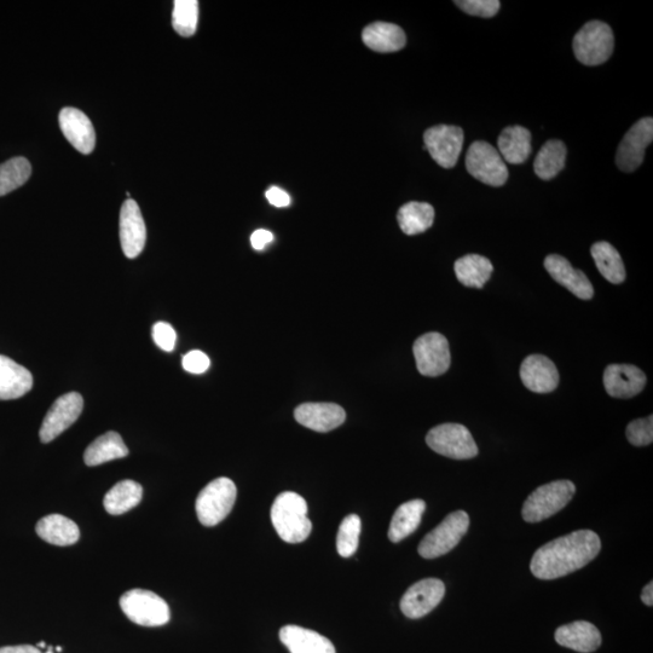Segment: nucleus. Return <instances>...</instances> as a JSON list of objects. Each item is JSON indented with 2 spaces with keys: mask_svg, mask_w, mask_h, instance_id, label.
Wrapping results in <instances>:
<instances>
[{
  "mask_svg": "<svg viewBox=\"0 0 653 653\" xmlns=\"http://www.w3.org/2000/svg\"><path fill=\"white\" fill-rule=\"evenodd\" d=\"M591 253L599 273L606 280L614 285H620L626 280V269H624L620 253L609 242H597L592 246Z\"/></svg>",
  "mask_w": 653,
  "mask_h": 653,
  "instance_id": "32",
  "label": "nucleus"
},
{
  "mask_svg": "<svg viewBox=\"0 0 653 653\" xmlns=\"http://www.w3.org/2000/svg\"><path fill=\"white\" fill-rule=\"evenodd\" d=\"M271 522L277 535L288 543H300L308 539L312 524L308 517V504L302 496L286 491L277 496L271 507Z\"/></svg>",
  "mask_w": 653,
  "mask_h": 653,
  "instance_id": "2",
  "label": "nucleus"
},
{
  "mask_svg": "<svg viewBox=\"0 0 653 653\" xmlns=\"http://www.w3.org/2000/svg\"><path fill=\"white\" fill-rule=\"evenodd\" d=\"M45 646H46V644L44 643V641H42V643H39L37 645L38 649H42V647H45Z\"/></svg>",
  "mask_w": 653,
  "mask_h": 653,
  "instance_id": "46",
  "label": "nucleus"
},
{
  "mask_svg": "<svg viewBox=\"0 0 653 653\" xmlns=\"http://www.w3.org/2000/svg\"><path fill=\"white\" fill-rule=\"evenodd\" d=\"M183 368L192 374H202L211 366L210 358L204 352L194 350L183 357Z\"/></svg>",
  "mask_w": 653,
  "mask_h": 653,
  "instance_id": "40",
  "label": "nucleus"
},
{
  "mask_svg": "<svg viewBox=\"0 0 653 653\" xmlns=\"http://www.w3.org/2000/svg\"><path fill=\"white\" fill-rule=\"evenodd\" d=\"M153 339L161 350L171 352L175 349L177 334L169 323L158 322L153 327Z\"/></svg>",
  "mask_w": 653,
  "mask_h": 653,
  "instance_id": "39",
  "label": "nucleus"
},
{
  "mask_svg": "<svg viewBox=\"0 0 653 653\" xmlns=\"http://www.w3.org/2000/svg\"><path fill=\"white\" fill-rule=\"evenodd\" d=\"M425 510L426 504L423 500L408 501L398 507L390 524V541L394 543L401 542L409 535H412L419 528Z\"/></svg>",
  "mask_w": 653,
  "mask_h": 653,
  "instance_id": "28",
  "label": "nucleus"
},
{
  "mask_svg": "<svg viewBox=\"0 0 653 653\" xmlns=\"http://www.w3.org/2000/svg\"><path fill=\"white\" fill-rule=\"evenodd\" d=\"M147 240V229L137 202L129 199L124 202L120 211V242L127 258L135 259L144 250Z\"/></svg>",
  "mask_w": 653,
  "mask_h": 653,
  "instance_id": "15",
  "label": "nucleus"
},
{
  "mask_svg": "<svg viewBox=\"0 0 653 653\" xmlns=\"http://www.w3.org/2000/svg\"><path fill=\"white\" fill-rule=\"evenodd\" d=\"M33 377L27 368L0 355V401L17 400L32 390Z\"/></svg>",
  "mask_w": 653,
  "mask_h": 653,
  "instance_id": "21",
  "label": "nucleus"
},
{
  "mask_svg": "<svg viewBox=\"0 0 653 653\" xmlns=\"http://www.w3.org/2000/svg\"><path fill=\"white\" fill-rule=\"evenodd\" d=\"M416 367L424 377L446 374L452 362L449 343L441 333H426L416 339L413 346Z\"/></svg>",
  "mask_w": 653,
  "mask_h": 653,
  "instance_id": "10",
  "label": "nucleus"
},
{
  "mask_svg": "<svg viewBox=\"0 0 653 653\" xmlns=\"http://www.w3.org/2000/svg\"><path fill=\"white\" fill-rule=\"evenodd\" d=\"M454 270L462 285L483 288L493 275L494 267L488 258L479 254H467L456 260Z\"/></svg>",
  "mask_w": 653,
  "mask_h": 653,
  "instance_id": "29",
  "label": "nucleus"
},
{
  "mask_svg": "<svg viewBox=\"0 0 653 653\" xmlns=\"http://www.w3.org/2000/svg\"><path fill=\"white\" fill-rule=\"evenodd\" d=\"M426 443L433 452L455 460L476 458L478 447L467 427L460 424L436 426L426 436Z\"/></svg>",
  "mask_w": 653,
  "mask_h": 653,
  "instance_id": "8",
  "label": "nucleus"
},
{
  "mask_svg": "<svg viewBox=\"0 0 653 653\" xmlns=\"http://www.w3.org/2000/svg\"><path fill=\"white\" fill-rule=\"evenodd\" d=\"M361 534V519L357 514H350L340 524L337 536V550L343 558L354 556Z\"/></svg>",
  "mask_w": 653,
  "mask_h": 653,
  "instance_id": "36",
  "label": "nucleus"
},
{
  "mask_svg": "<svg viewBox=\"0 0 653 653\" xmlns=\"http://www.w3.org/2000/svg\"><path fill=\"white\" fill-rule=\"evenodd\" d=\"M143 498L141 484L134 481H121L114 485L104 496L103 505L106 511L113 516L124 514L140 505Z\"/></svg>",
  "mask_w": 653,
  "mask_h": 653,
  "instance_id": "30",
  "label": "nucleus"
},
{
  "mask_svg": "<svg viewBox=\"0 0 653 653\" xmlns=\"http://www.w3.org/2000/svg\"><path fill=\"white\" fill-rule=\"evenodd\" d=\"M273 240H274V235L273 233H271V231L265 229H258L254 231V233L251 236V245L254 248V250L262 251L264 250L265 246L271 244Z\"/></svg>",
  "mask_w": 653,
  "mask_h": 653,
  "instance_id": "42",
  "label": "nucleus"
},
{
  "mask_svg": "<svg viewBox=\"0 0 653 653\" xmlns=\"http://www.w3.org/2000/svg\"><path fill=\"white\" fill-rule=\"evenodd\" d=\"M464 141V131L454 125L433 126L424 134L425 149L443 169H453L458 164Z\"/></svg>",
  "mask_w": 653,
  "mask_h": 653,
  "instance_id": "11",
  "label": "nucleus"
},
{
  "mask_svg": "<svg viewBox=\"0 0 653 653\" xmlns=\"http://www.w3.org/2000/svg\"><path fill=\"white\" fill-rule=\"evenodd\" d=\"M267 196L268 201L270 202L271 205L275 207H288L291 205V196L288 195L285 190H282L281 188L273 187L270 188L265 194Z\"/></svg>",
  "mask_w": 653,
  "mask_h": 653,
  "instance_id": "41",
  "label": "nucleus"
},
{
  "mask_svg": "<svg viewBox=\"0 0 653 653\" xmlns=\"http://www.w3.org/2000/svg\"><path fill=\"white\" fill-rule=\"evenodd\" d=\"M566 154L568 149L562 141H547L536 155L534 163L536 176L543 181H551L564 169Z\"/></svg>",
  "mask_w": 653,
  "mask_h": 653,
  "instance_id": "33",
  "label": "nucleus"
},
{
  "mask_svg": "<svg viewBox=\"0 0 653 653\" xmlns=\"http://www.w3.org/2000/svg\"><path fill=\"white\" fill-rule=\"evenodd\" d=\"M294 418L312 431L325 433L342 426L346 413L334 403H304L294 410Z\"/></svg>",
  "mask_w": 653,
  "mask_h": 653,
  "instance_id": "18",
  "label": "nucleus"
},
{
  "mask_svg": "<svg viewBox=\"0 0 653 653\" xmlns=\"http://www.w3.org/2000/svg\"><path fill=\"white\" fill-rule=\"evenodd\" d=\"M466 169L472 177L491 187H502L508 179L507 165L499 150L484 141L472 143L468 148Z\"/></svg>",
  "mask_w": 653,
  "mask_h": 653,
  "instance_id": "7",
  "label": "nucleus"
},
{
  "mask_svg": "<svg viewBox=\"0 0 653 653\" xmlns=\"http://www.w3.org/2000/svg\"><path fill=\"white\" fill-rule=\"evenodd\" d=\"M455 5L471 16L490 19L499 13L501 3L499 0H456Z\"/></svg>",
  "mask_w": 653,
  "mask_h": 653,
  "instance_id": "38",
  "label": "nucleus"
},
{
  "mask_svg": "<svg viewBox=\"0 0 653 653\" xmlns=\"http://www.w3.org/2000/svg\"><path fill=\"white\" fill-rule=\"evenodd\" d=\"M646 375L633 364H610L604 372L606 392L615 398H632L645 389Z\"/></svg>",
  "mask_w": 653,
  "mask_h": 653,
  "instance_id": "17",
  "label": "nucleus"
},
{
  "mask_svg": "<svg viewBox=\"0 0 653 653\" xmlns=\"http://www.w3.org/2000/svg\"><path fill=\"white\" fill-rule=\"evenodd\" d=\"M556 641L568 649L591 653L602 645V634L591 622L576 621L559 627L556 632Z\"/></svg>",
  "mask_w": 653,
  "mask_h": 653,
  "instance_id": "22",
  "label": "nucleus"
},
{
  "mask_svg": "<svg viewBox=\"0 0 653 653\" xmlns=\"http://www.w3.org/2000/svg\"><path fill=\"white\" fill-rule=\"evenodd\" d=\"M470 527V517L464 511L450 513L449 516L424 537L419 545V554L425 559L444 556L459 545Z\"/></svg>",
  "mask_w": 653,
  "mask_h": 653,
  "instance_id": "9",
  "label": "nucleus"
},
{
  "mask_svg": "<svg viewBox=\"0 0 653 653\" xmlns=\"http://www.w3.org/2000/svg\"><path fill=\"white\" fill-rule=\"evenodd\" d=\"M199 3L196 0H176L172 25L182 37H192L198 28Z\"/></svg>",
  "mask_w": 653,
  "mask_h": 653,
  "instance_id": "35",
  "label": "nucleus"
},
{
  "mask_svg": "<svg viewBox=\"0 0 653 653\" xmlns=\"http://www.w3.org/2000/svg\"><path fill=\"white\" fill-rule=\"evenodd\" d=\"M446 594V586L438 579H425L410 587L401 600L404 616L418 620L436 609Z\"/></svg>",
  "mask_w": 653,
  "mask_h": 653,
  "instance_id": "14",
  "label": "nucleus"
},
{
  "mask_svg": "<svg viewBox=\"0 0 653 653\" xmlns=\"http://www.w3.org/2000/svg\"><path fill=\"white\" fill-rule=\"evenodd\" d=\"M36 530L40 539L55 546L74 545L80 537L78 525L61 514H50L40 519Z\"/></svg>",
  "mask_w": 653,
  "mask_h": 653,
  "instance_id": "25",
  "label": "nucleus"
},
{
  "mask_svg": "<svg viewBox=\"0 0 653 653\" xmlns=\"http://www.w3.org/2000/svg\"><path fill=\"white\" fill-rule=\"evenodd\" d=\"M520 379L524 386L535 394H550L559 385V372L550 358L530 355L520 366Z\"/></svg>",
  "mask_w": 653,
  "mask_h": 653,
  "instance_id": "16",
  "label": "nucleus"
},
{
  "mask_svg": "<svg viewBox=\"0 0 653 653\" xmlns=\"http://www.w3.org/2000/svg\"><path fill=\"white\" fill-rule=\"evenodd\" d=\"M641 600H643V603L647 606H652L653 605V583L650 582L649 585H647L644 588L643 593H641Z\"/></svg>",
  "mask_w": 653,
  "mask_h": 653,
  "instance_id": "44",
  "label": "nucleus"
},
{
  "mask_svg": "<svg viewBox=\"0 0 653 653\" xmlns=\"http://www.w3.org/2000/svg\"><path fill=\"white\" fill-rule=\"evenodd\" d=\"M653 140V119L644 118L624 135L616 154V164L623 172H634L643 164L645 150Z\"/></svg>",
  "mask_w": 653,
  "mask_h": 653,
  "instance_id": "13",
  "label": "nucleus"
},
{
  "mask_svg": "<svg viewBox=\"0 0 653 653\" xmlns=\"http://www.w3.org/2000/svg\"><path fill=\"white\" fill-rule=\"evenodd\" d=\"M499 153L504 161L513 165L524 164L531 154V134L523 126L506 127L498 141Z\"/></svg>",
  "mask_w": 653,
  "mask_h": 653,
  "instance_id": "26",
  "label": "nucleus"
},
{
  "mask_svg": "<svg viewBox=\"0 0 653 653\" xmlns=\"http://www.w3.org/2000/svg\"><path fill=\"white\" fill-rule=\"evenodd\" d=\"M84 408V400L78 392H69L52 404L40 427V441L50 443L78 420Z\"/></svg>",
  "mask_w": 653,
  "mask_h": 653,
  "instance_id": "12",
  "label": "nucleus"
},
{
  "mask_svg": "<svg viewBox=\"0 0 653 653\" xmlns=\"http://www.w3.org/2000/svg\"><path fill=\"white\" fill-rule=\"evenodd\" d=\"M32 175L30 161L25 158H14L0 165V196L7 195L19 189Z\"/></svg>",
  "mask_w": 653,
  "mask_h": 653,
  "instance_id": "34",
  "label": "nucleus"
},
{
  "mask_svg": "<svg viewBox=\"0 0 653 653\" xmlns=\"http://www.w3.org/2000/svg\"><path fill=\"white\" fill-rule=\"evenodd\" d=\"M576 493L575 484L570 481H556L542 485L530 494L523 506L525 522L539 523L562 511Z\"/></svg>",
  "mask_w": 653,
  "mask_h": 653,
  "instance_id": "5",
  "label": "nucleus"
},
{
  "mask_svg": "<svg viewBox=\"0 0 653 653\" xmlns=\"http://www.w3.org/2000/svg\"><path fill=\"white\" fill-rule=\"evenodd\" d=\"M0 653H43L37 646L17 645L0 647Z\"/></svg>",
  "mask_w": 653,
  "mask_h": 653,
  "instance_id": "43",
  "label": "nucleus"
},
{
  "mask_svg": "<svg viewBox=\"0 0 653 653\" xmlns=\"http://www.w3.org/2000/svg\"><path fill=\"white\" fill-rule=\"evenodd\" d=\"M120 608L131 622L142 627H161L169 623V605L158 594L146 589H131L120 598Z\"/></svg>",
  "mask_w": 653,
  "mask_h": 653,
  "instance_id": "6",
  "label": "nucleus"
},
{
  "mask_svg": "<svg viewBox=\"0 0 653 653\" xmlns=\"http://www.w3.org/2000/svg\"><path fill=\"white\" fill-rule=\"evenodd\" d=\"M545 268L554 281H557L577 298L582 300L593 298L594 290L591 281L583 271L572 267L568 259L558 256V254H551L545 259Z\"/></svg>",
  "mask_w": 653,
  "mask_h": 653,
  "instance_id": "19",
  "label": "nucleus"
},
{
  "mask_svg": "<svg viewBox=\"0 0 653 653\" xmlns=\"http://www.w3.org/2000/svg\"><path fill=\"white\" fill-rule=\"evenodd\" d=\"M60 127L68 142L83 154L94 152L96 135L94 125L83 112L75 108L62 109Z\"/></svg>",
  "mask_w": 653,
  "mask_h": 653,
  "instance_id": "20",
  "label": "nucleus"
},
{
  "mask_svg": "<svg viewBox=\"0 0 653 653\" xmlns=\"http://www.w3.org/2000/svg\"><path fill=\"white\" fill-rule=\"evenodd\" d=\"M397 221L404 234L412 236L425 233L435 221V208L427 202H408L398 211Z\"/></svg>",
  "mask_w": 653,
  "mask_h": 653,
  "instance_id": "31",
  "label": "nucleus"
},
{
  "mask_svg": "<svg viewBox=\"0 0 653 653\" xmlns=\"http://www.w3.org/2000/svg\"><path fill=\"white\" fill-rule=\"evenodd\" d=\"M576 59L585 66H600L612 56L615 37L611 27L602 21H591L577 32L572 42Z\"/></svg>",
  "mask_w": 653,
  "mask_h": 653,
  "instance_id": "3",
  "label": "nucleus"
},
{
  "mask_svg": "<svg viewBox=\"0 0 653 653\" xmlns=\"http://www.w3.org/2000/svg\"><path fill=\"white\" fill-rule=\"evenodd\" d=\"M280 640L291 653H337L331 640L303 627H283Z\"/></svg>",
  "mask_w": 653,
  "mask_h": 653,
  "instance_id": "23",
  "label": "nucleus"
},
{
  "mask_svg": "<svg viewBox=\"0 0 653 653\" xmlns=\"http://www.w3.org/2000/svg\"><path fill=\"white\" fill-rule=\"evenodd\" d=\"M602 548L592 530H579L548 542L531 559L530 570L540 580H556L582 568L598 556Z\"/></svg>",
  "mask_w": 653,
  "mask_h": 653,
  "instance_id": "1",
  "label": "nucleus"
},
{
  "mask_svg": "<svg viewBox=\"0 0 653 653\" xmlns=\"http://www.w3.org/2000/svg\"><path fill=\"white\" fill-rule=\"evenodd\" d=\"M626 435L635 447L650 446L653 441V416L632 421L627 426Z\"/></svg>",
  "mask_w": 653,
  "mask_h": 653,
  "instance_id": "37",
  "label": "nucleus"
},
{
  "mask_svg": "<svg viewBox=\"0 0 653 653\" xmlns=\"http://www.w3.org/2000/svg\"><path fill=\"white\" fill-rule=\"evenodd\" d=\"M362 40L369 49L381 54L400 51L407 44L406 33L402 28L387 22H375L364 28Z\"/></svg>",
  "mask_w": 653,
  "mask_h": 653,
  "instance_id": "24",
  "label": "nucleus"
},
{
  "mask_svg": "<svg viewBox=\"0 0 653 653\" xmlns=\"http://www.w3.org/2000/svg\"><path fill=\"white\" fill-rule=\"evenodd\" d=\"M43 653H55V649H54V647L49 646V647H48V650H46V651L43 652Z\"/></svg>",
  "mask_w": 653,
  "mask_h": 653,
  "instance_id": "45",
  "label": "nucleus"
},
{
  "mask_svg": "<svg viewBox=\"0 0 653 653\" xmlns=\"http://www.w3.org/2000/svg\"><path fill=\"white\" fill-rule=\"evenodd\" d=\"M129 455L119 433L111 431L95 439L85 450L84 461L88 466H98L106 462L123 459Z\"/></svg>",
  "mask_w": 653,
  "mask_h": 653,
  "instance_id": "27",
  "label": "nucleus"
},
{
  "mask_svg": "<svg viewBox=\"0 0 653 653\" xmlns=\"http://www.w3.org/2000/svg\"><path fill=\"white\" fill-rule=\"evenodd\" d=\"M238 489L229 478H217L200 491L196 514L202 525L215 527L229 516L235 505Z\"/></svg>",
  "mask_w": 653,
  "mask_h": 653,
  "instance_id": "4",
  "label": "nucleus"
}]
</instances>
